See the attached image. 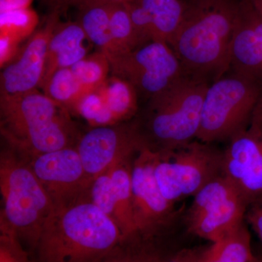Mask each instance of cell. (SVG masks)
Listing matches in <instances>:
<instances>
[{"mask_svg":"<svg viewBox=\"0 0 262 262\" xmlns=\"http://www.w3.org/2000/svg\"><path fill=\"white\" fill-rule=\"evenodd\" d=\"M108 7L110 29L117 46L125 53L135 51L140 48L139 39L125 3Z\"/></svg>","mask_w":262,"mask_h":262,"instance_id":"obj_26","label":"cell"},{"mask_svg":"<svg viewBox=\"0 0 262 262\" xmlns=\"http://www.w3.org/2000/svg\"><path fill=\"white\" fill-rule=\"evenodd\" d=\"M80 23L89 40L94 42L106 56L113 75L116 73L127 54L117 46L110 24L108 6H96L81 10Z\"/></svg>","mask_w":262,"mask_h":262,"instance_id":"obj_19","label":"cell"},{"mask_svg":"<svg viewBox=\"0 0 262 262\" xmlns=\"http://www.w3.org/2000/svg\"><path fill=\"white\" fill-rule=\"evenodd\" d=\"M247 208L237 189L222 175L194 196L186 209L184 224L188 234L213 244L246 222Z\"/></svg>","mask_w":262,"mask_h":262,"instance_id":"obj_8","label":"cell"},{"mask_svg":"<svg viewBox=\"0 0 262 262\" xmlns=\"http://www.w3.org/2000/svg\"><path fill=\"white\" fill-rule=\"evenodd\" d=\"M110 169L98 176L91 183L88 194V201L99 208L115 223L116 208Z\"/></svg>","mask_w":262,"mask_h":262,"instance_id":"obj_27","label":"cell"},{"mask_svg":"<svg viewBox=\"0 0 262 262\" xmlns=\"http://www.w3.org/2000/svg\"><path fill=\"white\" fill-rule=\"evenodd\" d=\"M136 156L120 160L110 169L116 208L115 223L124 239L137 232L134 221L131 189V169Z\"/></svg>","mask_w":262,"mask_h":262,"instance_id":"obj_20","label":"cell"},{"mask_svg":"<svg viewBox=\"0 0 262 262\" xmlns=\"http://www.w3.org/2000/svg\"><path fill=\"white\" fill-rule=\"evenodd\" d=\"M39 15L32 8L0 13V37H7L20 44L34 34Z\"/></svg>","mask_w":262,"mask_h":262,"instance_id":"obj_24","label":"cell"},{"mask_svg":"<svg viewBox=\"0 0 262 262\" xmlns=\"http://www.w3.org/2000/svg\"><path fill=\"white\" fill-rule=\"evenodd\" d=\"M27 160L54 210L88 201L91 185L77 148L56 150Z\"/></svg>","mask_w":262,"mask_h":262,"instance_id":"obj_11","label":"cell"},{"mask_svg":"<svg viewBox=\"0 0 262 262\" xmlns=\"http://www.w3.org/2000/svg\"><path fill=\"white\" fill-rule=\"evenodd\" d=\"M250 125L262 132V95L253 111Z\"/></svg>","mask_w":262,"mask_h":262,"instance_id":"obj_36","label":"cell"},{"mask_svg":"<svg viewBox=\"0 0 262 262\" xmlns=\"http://www.w3.org/2000/svg\"><path fill=\"white\" fill-rule=\"evenodd\" d=\"M77 115L83 117L92 127L114 125L104 98L98 89L84 97Z\"/></svg>","mask_w":262,"mask_h":262,"instance_id":"obj_28","label":"cell"},{"mask_svg":"<svg viewBox=\"0 0 262 262\" xmlns=\"http://www.w3.org/2000/svg\"><path fill=\"white\" fill-rule=\"evenodd\" d=\"M0 191L4 203L0 215L20 241L36 249L54 206L29 160L10 147L0 156Z\"/></svg>","mask_w":262,"mask_h":262,"instance_id":"obj_5","label":"cell"},{"mask_svg":"<svg viewBox=\"0 0 262 262\" xmlns=\"http://www.w3.org/2000/svg\"><path fill=\"white\" fill-rule=\"evenodd\" d=\"M42 90L43 94L72 115H77L82 100L92 93L77 80L70 67L56 71Z\"/></svg>","mask_w":262,"mask_h":262,"instance_id":"obj_23","label":"cell"},{"mask_svg":"<svg viewBox=\"0 0 262 262\" xmlns=\"http://www.w3.org/2000/svg\"><path fill=\"white\" fill-rule=\"evenodd\" d=\"M208 246L183 248L164 262H199Z\"/></svg>","mask_w":262,"mask_h":262,"instance_id":"obj_31","label":"cell"},{"mask_svg":"<svg viewBox=\"0 0 262 262\" xmlns=\"http://www.w3.org/2000/svg\"><path fill=\"white\" fill-rule=\"evenodd\" d=\"M130 82L147 101L184 76L182 65L166 43L151 42L127 53L115 75Z\"/></svg>","mask_w":262,"mask_h":262,"instance_id":"obj_10","label":"cell"},{"mask_svg":"<svg viewBox=\"0 0 262 262\" xmlns=\"http://www.w3.org/2000/svg\"><path fill=\"white\" fill-rule=\"evenodd\" d=\"M0 262H33L20 239L6 220L0 215Z\"/></svg>","mask_w":262,"mask_h":262,"instance_id":"obj_29","label":"cell"},{"mask_svg":"<svg viewBox=\"0 0 262 262\" xmlns=\"http://www.w3.org/2000/svg\"><path fill=\"white\" fill-rule=\"evenodd\" d=\"M223 158L224 151L196 139L168 154H158L155 177L164 198L176 204L195 195L223 175Z\"/></svg>","mask_w":262,"mask_h":262,"instance_id":"obj_7","label":"cell"},{"mask_svg":"<svg viewBox=\"0 0 262 262\" xmlns=\"http://www.w3.org/2000/svg\"><path fill=\"white\" fill-rule=\"evenodd\" d=\"M19 43L12 40L9 38L0 37V67L4 68L18 56Z\"/></svg>","mask_w":262,"mask_h":262,"instance_id":"obj_32","label":"cell"},{"mask_svg":"<svg viewBox=\"0 0 262 262\" xmlns=\"http://www.w3.org/2000/svg\"><path fill=\"white\" fill-rule=\"evenodd\" d=\"M223 175L248 207L262 198V132L249 125L224 150Z\"/></svg>","mask_w":262,"mask_h":262,"instance_id":"obj_13","label":"cell"},{"mask_svg":"<svg viewBox=\"0 0 262 262\" xmlns=\"http://www.w3.org/2000/svg\"><path fill=\"white\" fill-rule=\"evenodd\" d=\"M77 80L90 92L101 87L108 78L111 66L101 51L86 56L70 67Z\"/></svg>","mask_w":262,"mask_h":262,"instance_id":"obj_25","label":"cell"},{"mask_svg":"<svg viewBox=\"0 0 262 262\" xmlns=\"http://www.w3.org/2000/svg\"><path fill=\"white\" fill-rule=\"evenodd\" d=\"M59 17L50 13L46 26L34 33L16 58L2 69L0 95L18 96L39 89L48 45L59 23Z\"/></svg>","mask_w":262,"mask_h":262,"instance_id":"obj_14","label":"cell"},{"mask_svg":"<svg viewBox=\"0 0 262 262\" xmlns=\"http://www.w3.org/2000/svg\"><path fill=\"white\" fill-rule=\"evenodd\" d=\"M209 85L184 75L146 101L130 120L143 149L168 154L195 140Z\"/></svg>","mask_w":262,"mask_h":262,"instance_id":"obj_4","label":"cell"},{"mask_svg":"<svg viewBox=\"0 0 262 262\" xmlns=\"http://www.w3.org/2000/svg\"><path fill=\"white\" fill-rule=\"evenodd\" d=\"M228 72L262 89V15L251 0L239 2Z\"/></svg>","mask_w":262,"mask_h":262,"instance_id":"obj_15","label":"cell"},{"mask_svg":"<svg viewBox=\"0 0 262 262\" xmlns=\"http://www.w3.org/2000/svg\"><path fill=\"white\" fill-rule=\"evenodd\" d=\"M251 2L258 13L262 15V0H251Z\"/></svg>","mask_w":262,"mask_h":262,"instance_id":"obj_37","label":"cell"},{"mask_svg":"<svg viewBox=\"0 0 262 262\" xmlns=\"http://www.w3.org/2000/svg\"><path fill=\"white\" fill-rule=\"evenodd\" d=\"M132 0H81L79 8L80 10L96 6H110V5L124 4Z\"/></svg>","mask_w":262,"mask_h":262,"instance_id":"obj_35","label":"cell"},{"mask_svg":"<svg viewBox=\"0 0 262 262\" xmlns=\"http://www.w3.org/2000/svg\"><path fill=\"white\" fill-rule=\"evenodd\" d=\"M158 154L142 149L136 155L131 169L133 210L137 232L155 236L184 224L185 206L176 208L167 201L155 177Z\"/></svg>","mask_w":262,"mask_h":262,"instance_id":"obj_9","label":"cell"},{"mask_svg":"<svg viewBox=\"0 0 262 262\" xmlns=\"http://www.w3.org/2000/svg\"><path fill=\"white\" fill-rule=\"evenodd\" d=\"M251 262H262V257H255Z\"/></svg>","mask_w":262,"mask_h":262,"instance_id":"obj_38","label":"cell"},{"mask_svg":"<svg viewBox=\"0 0 262 262\" xmlns=\"http://www.w3.org/2000/svg\"><path fill=\"white\" fill-rule=\"evenodd\" d=\"M33 0H0V13L30 8Z\"/></svg>","mask_w":262,"mask_h":262,"instance_id":"obj_34","label":"cell"},{"mask_svg":"<svg viewBox=\"0 0 262 262\" xmlns=\"http://www.w3.org/2000/svg\"><path fill=\"white\" fill-rule=\"evenodd\" d=\"M124 239L113 220L80 202L50 215L36 247L37 262H103Z\"/></svg>","mask_w":262,"mask_h":262,"instance_id":"obj_2","label":"cell"},{"mask_svg":"<svg viewBox=\"0 0 262 262\" xmlns=\"http://www.w3.org/2000/svg\"><path fill=\"white\" fill-rule=\"evenodd\" d=\"M261 95L262 89L254 82L227 72L207 90L196 140L229 141L246 130Z\"/></svg>","mask_w":262,"mask_h":262,"instance_id":"obj_6","label":"cell"},{"mask_svg":"<svg viewBox=\"0 0 262 262\" xmlns=\"http://www.w3.org/2000/svg\"><path fill=\"white\" fill-rule=\"evenodd\" d=\"M81 0H48L50 13L61 15L71 7L79 6Z\"/></svg>","mask_w":262,"mask_h":262,"instance_id":"obj_33","label":"cell"},{"mask_svg":"<svg viewBox=\"0 0 262 262\" xmlns=\"http://www.w3.org/2000/svg\"><path fill=\"white\" fill-rule=\"evenodd\" d=\"M85 39L89 38L80 21L58 24L48 45L39 89H43L56 71L72 67L87 56Z\"/></svg>","mask_w":262,"mask_h":262,"instance_id":"obj_17","label":"cell"},{"mask_svg":"<svg viewBox=\"0 0 262 262\" xmlns=\"http://www.w3.org/2000/svg\"><path fill=\"white\" fill-rule=\"evenodd\" d=\"M98 89L103 95L114 125L130 121L137 115L139 96L130 82L113 75Z\"/></svg>","mask_w":262,"mask_h":262,"instance_id":"obj_21","label":"cell"},{"mask_svg":"<svg viewBox=\"0 0 262 262\" xmlns=\"http://www.w3.org/2000/svg\"><path fill=\"white\" fill-rule=\"evenodd\" d=\"M237 0H189L170 42L184 75L211 84L228 72Z\"/></svg>","mask_w":262,"mask_h":262,"instance_id":"obj_1","label":"cell"},{"mask_svg":"<svg viewBox=\"0 0 262 262\" xmlns=\"http://www.w3.org/2000/svg\"><path fill=\"white\" fill-rule=\"evenodd\" d=\"M245 220L252 227L262 242V198L248 207Z\"/></svg>","mask_w":262,"mask_h":262,"instance_id":"obj_30","label":"cell"},{"mask_svg":"<svg viewBox=\"0 0 262 262\" xmlns=\"http://www.w3.org/2000/svg\"><path fill=\"white\" fill-rule=\"evenodd\" d=\"M246 222L220 241L208 246L199 262H251L254 259Z\"/></svg>","mask_w":262,"mask_h":262,"instance_id":"obj_22","label":"cell"},{"mask_svg":"<svg viewBox=\"0 0 262 262\" xmlns=\"http://www.w3.org/2000/svg\"><path fill=\"white\" fill-rule=\"evenodd\" d=\"M76 148L90 185L117 162L136 156L143 149L131 121L92 127Z\"/></svg>","mask_w":262,"mask_h":262,"instance_id":"obj_12","label":"cell"},{"mask_svg":"<svg viewBox=\"0 0 262 262\" xmlns=\"http://www.w3.org/2000/svg\"><path fill=\"white\" fill-rule=\"evenodd\" d=\"M125 5L141 47L151 42L169 46L185 8V3L181 0H132Z\"/></svg>","mask_w":262,"mask_h":262,"instance_id":"obj_16","label":"cell"},{"mask_svg":"<svg viewBox=\"0 0 262 262\" xmlns=\"http://www.w3.org/2000/svg\"><path fill=\"white\" fill-rule=\"evenodd\" d=\"M179 229L155 236L136 232L124 239L103 262H164L173 256L180 247L175 241Z\"/></svg>","mask_w":262,"mask_h":262,"instance_id":"obj_18","label":"cell"},{"mask_svg":"<svg viewBox=\"0 0 262 262\" xmlns=\"http://www.w3.org/2000/svg\"><path fill=\"white\" fill-rule=\"evenodd\" d=\"M69 110L38 90L18 96L0 95V131L8 147L31 159L76 147L82 135Z\"/></svg>","mask_w":262,"mask_h":262,"instance_id":"obj_3","label":"cell"}]
</instances>
